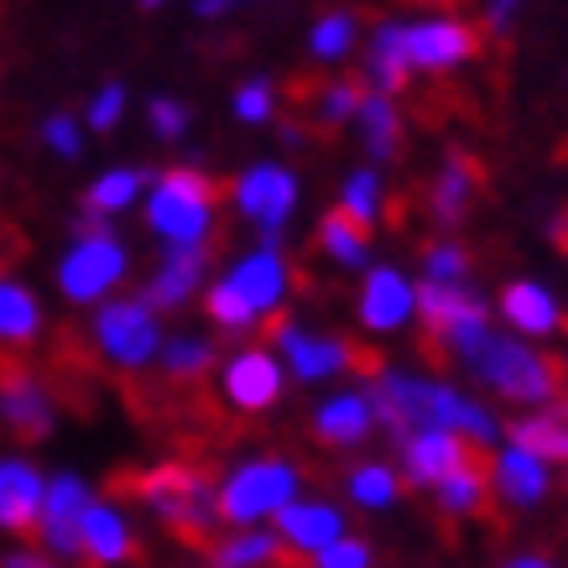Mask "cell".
Masks as SVG:
<instances>
[{
  "mask_svg": "<svg viewBox=\"0 0 568 568\" xmlns=\"http://www.w3.org/2000/svg\"><path fill=\"white\" fill-rule=\"evenodd\" d=\"M365 396L376 407V428L392 438L413 428H448L475 448H496L506 438V423L496 417V407H485L480 396L454 386V381L423 376L407 365H376L365 381Z\"/></svg>",
  "mask_w": 568,
  "mask_h": 568,
  "instance_id": "1",
  "label": "cell"
},
{
  "mask_svg": "<svg viewBox=\"0 0 568 568\" xmlns=\"http://www.w3.org/2000/svg\"><path fill=\"white\" fill-rule=\"evenodd\" d=\"M448 365H459L480 392H490L506 407H521V413L564 396V365L552 361L537 339H521V334L496 324H485Z\"/></svg>",
  "mask_w": 568,
  "mask_h": 568,
  "instance_id": "2",
  "label": "cell"
},
{
  "mask_svg": "<svg viewBox=\"0 0 568 568\" xmlns=\"http://www.w3.org/2000/svg\"><path fill=\"white\" fill-rule=\"evenodd\" d=\"M125 490H131L178 542H189V548H204L209 537L224 527L220 521V480H214L204 465H193V459H156V465L136 469Z\"/></svg>",
  "mask_w": 568,
  "mask_h": 568,
  "instance_id": "3",
  "label": "cell"
},
{
  "mask_svg": "<svg viewBox=\"0 0 568 568\" xmlns=\"http://www.w3.org/2000/svg\"><path fill=\"white\" fill-rule=\"evenodd\" d=\"M141 214H146V230L162 241V251H209L214 230H220V183L204 168L178 162L152 178Z\"/></svg>",
  "mask_w": 568,
  "mask_h": 568,
  "instance_id": "4",
  "label": "cell"
},
{
  "mask_svg": "<svg viewBox=\"0 0 568 568\" xmlns=\"http://www.w3.org/2000/svg\"><path fill=\"white\" fill-rule=\"evenodd\" d=\"M125 276H131V245L121 241V230L79 214L69 251L58 256V272H52L58 297L73 308H100L104 297H115V287H125Z\"/></svg>",
  "mask_w": 568,
  "mask_h": 568,
  "instance_id": "5",
  "label": "cell"
},
{
  "mask_svg": "<svg viewBox=\"0 0 568 568\" xmlns=\"http://www.w3.org/2000/svg\"><path fill=\"white\" fill-rule=\"evenodd\" d=\"M303 496V465L287 454H256L220 475V521L224 527H272Z\"/></svg>",
  "mask_w": 568,
  "mask_h": 568,
  "instance_id": "6",
  "label": "cell"
},
{
  "mask_svg": "<svg viewBox=\"0 0 568 568\" xmlns=\"http://www.w3.org/2000/svg\"><path fill=\"white\" fill-rule=\"evenodd\" d=\"M162 339H168L162 313L141 293H115L89 313V345L110 371H146V365H156Z\"/></svg>",
  "mask_w": 568,
  "mask_h": 568,
  "instance_id": "7",
  "label": "cell"
},
{
  "mask_svg": "<svg viewBox=\"0 0 568 568\" xmlns=\"http://www.w3.org/2000/svg\"><path fill=\"white\" fill-rule=\"evenodd\" d=\"M224 199L256 230V241H287V224L297 214L303 183H297V173L287 162H251V168H241L230 178Z\"/></svg>",
  "mask_w": 568,
  "mask_h": 568,
  "instance_id": "8",
  "label": "cell"
},
{
  "mask_svg": "<svg viewBox=\"0 0 568 568\" xmlns=\"http://www.w3.org/2000/svg\"><path fill=\"white\" fill-rule=\"evenodd\" d=\"M417 324H423V339H428V355L438 361H454L459 349L490 324V297L475 287V282H459V287H444V282H417Z\"/></svg>",
  "mask_w": 568,
  "mask_h": 568,
  "instance_id": "9",
  "label": "cell"
},
{
  "mask_svg": "<svg viewBox=\"0 0 568 568\" xmlns=\"http://www.w3.org/2000/svg\"><path fill=\"white\" fill-rule=\"evenodd\" d=\"M276 361L287 365V376L303 381V386H324V381H339L349 371H361V345L345 339V334H328V328H308L297 318H282L276 324Z\"/></svg>",
  "mask_w": 568,
  "mask_h": 568,
  "instance_id": "10",
  "label": "cell"
},
{
  "mask_svg": "<svg viewBox=\"0 0 568 568\" xmlns=\"http://www.w3.org/2000/svg\"><path fill=\"white\" fill-rule=\"evenodd\" d=\"M402 42H407L413 73H454L480 58L485 32H480V21L454 17V11H433V17L402 21Z\"/></svg>",
  "mask_w": 568,
  "mask_h": 568,
  "instance_id": "11",
  "label": "cell"
},
{
  "mask_svg": "<svg viewBox=\"0 0 568 568\" xmlns=\"http://www.w3.org/2000/svg\"><path fill=\"white\" fill-rule=\"evenodd\" d=\"M282 245L287 241H256V251L235 256L220 272L230 282V293L256 313V324H272L276 313L287 308V297H293V256Z\"/></svg>",
  "mask_w": 568,
  "mask_h": 568,
  "instance_id": "12",
  "label": "cell"
},
{
  "mask_svg": "<svg viewBox=\"0 0 568 568\" xmlns=\"http://www.w3.org/2000/svg\"><path fill=\"white\" fill-rule=\"evenodd\" d=\"M220 396L235 407L241 417L272 413L276 402L287 396V365L276 361V349L266 345H241L220 361Z\"/></svg>",
  "mask_w": 568,
  "mask_h": 568,
  "instance_id": "13",
  "label": "cell"
},
{
  "mask_svg": "<svg viewBox=\"0 0 568 568\" xmlns=\"http://www.w3.org/2000/svg\"><path fill=\"white\" fill-rule=\"evenodd\" d=\"M480 193H485L480 162L469 152H444L428 178V189H423V220H428L438 235H459V224L475 214Z\"/></svg>",
  "mask_w": 568,
  "mask_h": 568,
  "instance_id": "14",
  "label": "cell"
},
{
  "mask_svg": "<svg viewBox=\"0 0 568 568\" xmlns=\"http://www.w3.org/2000/svg\"><path fill=\"white\" fill-rule=\"evenodd\" d=\"M94 500V485L73 469H58L48 475V496H42V521H37V548L52 552L58 564H84V548H79V517Z\"/></svg>",
  "mask_w": 568,
  "mask_h": 568,
  "instance_id": "15",
  "label": "cell"
},
{
  "mask_svg": "<svg viewBox=\"0 0 568 568\" xmlns=\"http://www.w3.org/2000/svg\"><path fill=\"white\" fill-rule=\"evenodd\" d=\"M0 428L21 444H42L58 428V402L48 381L27 365H0Z\"/></svg>",
  "mask_w": 568,
  "mask_h": 568,
  "instance_id": "16",
  "label": "cell"
},
{
  "mask_svg": "<svg viewBox=\"0 0 568 568\" xmlns=\"http://www.w3.org/2000/svg\"><path fill=\"white\" fill-rule=\"evenodd\" d=\"M355 318L365 334H402L417 318V282L392 261H376L371 272H361Z\"/></svg>",
  "mask_w": 568,
  "mask_h": 568,
  "instance_id": "17",
  "label": "cell"
},
{
  "mask_svg": "<svg viewBox=\"0 0 568 568\" xmlns=\"http://www.w3.org/2000/svg\"><path fill=\"white\" fill-rule=\"evenodd\" d=\"M485 469H490V500L506 506V511H537L552 496V465L537 459L532 448L511 444V438H500L490 448V465Z\"/></svg>",
  "mask_w": 568,
  "mask_h": 568,
  "instance_id": "18",
  "label": "cell"
},
{
  "mask_svg": "<svg viewBox=\"0 0 568 568\" xmlns=\"http://www.w3.org/2000/svg\"><path fill=\"white\" fill-rule=\"evenodd\" d=\"M392 444H396V469H402V480L413 485V490H433L465 459L480 454L475 444H465L459 433H448V428H413V433H402V438H392Z\"/></svg>",
  "mask_w": 568,
  "mask_h": 568,
  "instance_id": "19",
  "label": "cell"
},
{
  "mask_svg": "<svg viewBox=\"0 0 568 568\" xmlns=\"http://www.w3.org/2000/svg\"><path fill=\"white\" fill-rule=\"evenodd\" d=\"M79 548H84V564L89 568H125L136 564V521L125 511L121 500H104L94 496L84 506V517H79Z\"/></svg>",
  "mask_w": 568,
  "mask_h": 568,
  "instance_id": "20",
  "label": "cell"
},
{
  "mask_svg": "<svg viewBox=\"0 0 568 568\" xmlns=\"http://www.w3.org/2000/svg\"><path fill=\"white\" fill-rule=\"evenodd\" d=\"M496 313L511 334L537 339V345L568 328V313H564V303H558V293H552L548 282H537V276H511L496 297Z\"/></svg>",
  "mask_w": 568,
  "mask_h": 568,
  "instance_id": "21",
  "label": "cell"
},
{
  "mask_svg": "<svg viewBox=\"0 0 568 568\" xmlns=\"http://www.w3.org/2000/svg\"><path fill=\"white\" fill-rule=\"evenodd\" d=\"M272 532L282 537V548L293 552V558H313V552H324L334 537L349 532V517L339 500L328 496H297L287 511H276Z\"/></svg>",
  "mask_w": 568,
  "mask_h": 568,
  "instance_id": "22",
  "label": "cell"
},
{
  "mask_svg": "<svg viewBox=\"0 0 568 568\" xmlns=\"http://www.w3.org/2000/svg\"><path fill=\"white\" fill-rule=\"evenodd\" d=\"M209 282H214L209 276V251H162L156 266L146 272V282H141V297L156 313H183L189 303L204 297Z\"/></svg>",
  "mask_w": 568,
  "mask_h": 568,
  "instance_id": "23",
  "label": "cell"
},
{
  "mask_svg": "<svg viewBox=\"0 0 568 568\" xmlns=\"http://www.w3.org/2000/svg\"><path fill=\"white\" fill-rule=\"evenodd\" d=\"M42 496H48V475L37 469V459H27V454H6V459H0V532L6 537H37Z\"/></svg>",
  "mask_w": 568,
  "mask_h": 568,
  "instance_id": "24",
  "label": "cell"
},
{
  "mask_svg": "<svg viewBox=\"0 0 568 568\" xmlns=\"http://www.w3.org/2000/svg\"><path fill=\"white\" fill-rule=\"evenodd\" d=\"M308 433H313V444H324V448L371 444V433H376V407H371L365 386H345V392L318 396V407H313V417H308Z\"/></svg>",
  "mask_w": 568,
  "mask_h": 568,
  "instance_id": "25",
  "label": "cell"
},
{
  "mask_svg": "<svg viewBox=\"0 0 568 568\" xmlns=\"http://www.w3.org/2000/svg\"><path fill=\"white\" fill-rule=\"evenodd\" d=\"M361 84L381 89L392 100L413 84V63H407V42H402V21L396 17L371 21V32L361 42Z\"/></svg>",
  "mask_w": 568,
  "mask_h": 568,
  "instance_id": "26",
  "label": "cell"
},
{
  "mask_svg": "<svg viewBox=\"0 0 568 568\" xmlns=\"http://www.w3.org/2000/svg\"><path fill=\"white\" fill-rule=\"evenodd\" d=\"M282 558L293 552L272 527H220L204 542V568H282Z\"/></svg>",
  "mask_w": 568,
  "mask_h": 568,
  "instance_id": "27",
  "label": "cell"
},
{
  "mask_svg": "<svg viewBox=\"0 0 568 568\" xmlns=\"http://www.w3.org/2000/svg\"><path fill=\"white\" fill-rule=\"evenodd\" d=\"M506 438L521 448H532L537 459H548L552 469H568V396L517 413L506 423Z\"/></svg>",
  "mask_w": 568,
  "mask_h": 568,
  "instance_id": "28",
  "label": "cell"
},
{
  "mask_svg": "<svg viewBox=\"0 0 568 568\" xmlns=\"http://www.w3.org/2000/svg\"><path fill=\"white\" fill-rule=\"evenodd\" d=\"M355 136H361V152L371 168H392L402 156V141H407V125H402V110H396L392 94L381 89H365L361 115H355Z\"/></svg>",
  "mask_w": 568,
  "mask_h": 568,
  "instance_id": "29",
  "label": "cell"
},
{
  "mask_svg": "<svg viewBox=\"0 0 568 568\" xmlns=\"http://www.w3.org/2000/svg\"><path fill=\"white\" fill-rule=\"evenodd\" d=\"M313 245H318V256H324L328 266H339V272H371V266H376V261H371V251H376V245H371V230L349 220L339 204L318 214Z\"/></svg>",
  "mask_w": 568,
  "mask_h": 568,
  "instance_id": "30",
  "label": "cell"
},
{
  "mask_svg": "<svg viewBox=\"0 0 568 568\" xmlns=\"http://www.w3.org/2000/svg\"><path fill=\"white\" fill-rule=\"evenodd\" d=\"M220 371V345L209 334H193V328H173L162 349H156V376L173 381V386H199Z\"/></svg>",
  "mask_w": 568,
  "mask_h": 568,
  "instance_id": "31",
  "label": "cell"
},
{
  "mask_svg": "<svg viewBox=\"0 0 568 568\" xmlns=\"http://www.w3.org/2000/svg\"><path fill=\"white\" fill-rule=\"evenodd\" d=\"M152 178H156V173H146V168H110V173H100V178H94V183L84 189V199H79V214L115 224L121 214L141 209L146 189H152Z\"/></svg>",
  "mask_w": 568,
  "mask_h": 568,
  "instance_id": "32",
  "label": "cell"
},
{
  "mask_svg": "<svg viewBox=\"0 0 568 568\" xmlns=\"http://www.w3.org/2000/svg\"><path fill=\"white\" fill-rule=\"evenodd\" d=\"M433 511L444 521H475L490 506V469H485V459L475 454V459H465V465L454 469L448 480H438L428 490Z\"/></svg>",
  "mask_w": 568,
  "mask_h": 568,
  "instance_id": "33",
  "label": "cell"
},
{
  "mask_svg": "<svg viewBox=\"0 0 568 568\" xmlns=\"http://www.w3.org/2000/svg\"><path fill=\"white\" fill-rule=\"evenodd\" d=\"M42 297L21 282V276H6L0 272V349H27L42 339Z\"/></svg>",
  "mask_w": 568,
  "mask_h": 568,
  "instance_id": "34",
  "label": "cell"
},
{
  "mask_svg": "<svg viewBox=\"0 0 568 568\" xmlns=\"http://www.w3.org/2000/svg\"><path fill=\"white\" fill-rule=\"evenodd\" d=\"M345 496L355 511H392L396 500L407 496V480L392 459H355L345 469Z\"/></svg>",
  "mask_w": 568,
  "mask_h": 568,
  "instance_id": "35",
  "label": "cell"
},
{
  "mask_svg": "<svg viewBox=\"0 0 568 568\" xmlns=\"http://www.w3.org/2000/svg\"><path fill=\"white\" fill-rule=\"evenodd\" d=\"M361 42H365V27L349 6H334V11H324V17L308 27V58L313 63H345V58L361 52Z\"/></svg>",
  "mask_w": 568,
  "mask_h": 568,
  "instance_id": "36",
  "label": "cell"
},
{
  "mask_svg": "<svg viewBox=\"0 0 568 568\" xmlns=\"http://www.w3.org/2000/svg\"><path fill=\"white\" fill-rule=\"evenodd\" d=\"M361 100H365L361 79H324L308 94V125L313 131H345L361 115Z\"/></svg>",
  "mask_w": 568,
  "mask_h": 568,
  "instance_id": "37",
  "label": "cell"
},
{
  "mask_svg": "<svg viewBox=\"0 0 568 568\" xmlns=\"http://www.w3.org/2000/svg\"><path fill=\"white\" fill-rule=\"evenodd\" d=\"M339 209L376 235V224L386 220V178H381V168L365 162V168L345 173V183H339Z\"/></svg>",
  "mask_w": 568,
  "mask_h": 568,
  "instance_id": "38",
  "label": "cell"
},
{
  "mask_svg": "<svg viewBox=\"0 0 568 568\" xmlns=\"http://www.w3.org/2000/svg\"><path fill=\"white\" fill-rule=\"evenodd\" d=\"M475 276V256L459 235H433L417 256V282H444V287H459Z\"/></svg>",
  "mask_w": 568,
  "mask_h": 568,
  "instance_id": "39",
  "label": "cell"
},
{
  "mask_svg": "<svg viewBox=\"0 0 568 568\" xmlns=\"http://www.w3.org/2000/svg\"><path fill=\"white\" fill-rule=\"evenodd\" d=\"M125 110H131V89H125V79H104L94 94L84 100V131H94V136H110V131H121Z\"/></svg>",
  "mask_w": 568,
  "mask_h": 568,
  "instance_id": "40",
  "label": "cell"
},
{
  "mask_svg": "<svg viewBox=\"0 0 568 568\" xmlns=\"http://www.w3.org/2000/svg\"><path fill=\"white\" fill-rule=\"evenodd\" d=\"M230 115L241 125H272L276 121V84L266 73H251V79L230 94Z\"/></svg>",
  "mask_w": 568,
  "mask_h": 568,
  "instance_id": "41",
  "label": "cell"
},
{
  "mask_svg": "<svg viewBox=\"0 0 568 568\" xmlns=\"http://www.w3.org/2000/svg\"><path fill=\"white\" fill-rule=\"evenodd\" d=\"M37 141H42V146H48L52 156L73 162V156H84L89 131H84V121H79L73 110H52L48 121H42V131H37Z\"/></svg>",
  "mask_w": 568,
  "mask_h": 568,
  "instance_id": "42",
  "label": "cell"
},
{
  "mask_svg": "<svg viewBox=\"0 0 568 568\" xmlns=\"http://www.w3.org/2000/svg\"><path fill=\"white\" fill-rule=\"evenodd\" d=\"M146 125H152L156 141H183L193 125V110L178 94H152L146 100Z\"/></svg>",
  "mask_w": 568,
  "mask_h": 568,
  "instance_id": "43",
  "label": "cell"
},
{
  "mask_svg": "<svg viewBox=\"0 0 568 568\" xmlns=\"http://www.w3.org/2000/svg\"><path fill=\"white\" fill-rule=\"evenodd\" d=\"M308 568H376V548L365 537L345 532V537H334L324 552H313Z\"/></svg>",
  "mask_w": 568,
  "mask_h": 568,
  "instance_id": "44",
  "label": "cell"
},
{
  "mask_svg": "<svg viewBox=\"0 0 568 568\" xmlns=\"http://www.w3.org/2000/svg\"><path fill=\"white\" fill-rule=\"evenodd\" d=\"M521 11H527V0H480V32L485 37H511Z\"/></svg>",
  "mask_w": 568,
  "mask_h": 568,
  "instance_id": "45",
  "label": "cell"
},
{
  "mask_svg": "<svg viewBox=\"0 0 568 568\" xmlns=\"http://www.w3.org/2000/svg\"><path fill=\"white\" fill-rule=\"evenodd\" d=\"M0 568H69V564H58V558L42 548H6L0 552Z\"/></svg>",
  "mask_w": 568,
  "mask_h": 568,
  "instance_id": "46",
  "label": "cell"
},
{
  "mask_svg": "<svg viewBox=\"0 0 568 568\" xmlns=\"http://www.w3.org/2000/svg\"><path fill=\"white\" fill-rule=\"evenodd\" d=\"M241 6H251V0H193V17L199 21H224V17H235Z\"/></svg>",
  "mask_w": 568,
  "mask_h": 568,
  "instance_id": "47",
  "label": "cell"
},
{
  "mask_svg": "<svg viewBox=\"0 0 568 568\" xmlns=\"http://www.w3.org/2000/svg\"><path fill=\"white\" fill-rule=\"evenodd\" d=\"M542 235H548L558 251H568V209H552L548 220H542Z\"/></svg>",
  "mask_w": 568,
  "mask_h": 568,
  "instance_id": "48",
  "label": "cell"
},
{
  "mask_svg": "<svg viewBox=\"0 0 568 568\" xmlns=\"http://www.w3.org/2000/svg\"><path fill=\"white\" fill-rule=\"evenodd\" d=\"M282 146H287V152H303V146H313V131L308 125H297V121H287L282 125Z\"/></svg>",
  "mask_w": 568,
  "mask_h": 568,
  "instance_id": "49",
  "label": "cell"
},
{
  "mask_svg": "<svg viewBox=\"0 0 568 568\" xmlns=\"http://www.w3.org/2000/svg\"><path fill=\"white\" fill-rule=\"evenodd\" d=\"M500 568H558V564H552L548 552H511Z\"/></svg>",
  "mask_w": 568,
  "mask_h": 568,
  "instance_id": "50",
  "label": "cell"
},
{
  "mask_svg": "<svg viewBox=\"0 0 568 568\" xmlns=\"http://www.w3.org/2000/svg\"><path fill=\"white\" fill-rule=\"evenodd\" d=\"M156 6H168V0H141V11H156Z\"/></svg>",
  "mask_w": 568,
  "mask_h": 568,
  "instance_id": "51",
  "label": "cell"
},
{
  "mask_svg": "<svg viewBox=\"0 0 568 568\" xmlns=\"http://www.w3.org/2000/svg\"><path fill=\"white\" fill-rule=\"evenodd\" d=\"M417 6H444V0H417Z\"/></svg>",
  "mask_w": 568,
  "mask_h": 568,
  "instance_id": "52",
  "label": "cell"
},
{
  "mask_svg": "<svg viewBox=\"0 0 568 568\" xmlns=\"http://www.w3.org/2000/svg\"><path fill=\"white\" fill-rule=\"evenodd\" d=\"M564 376H568V355H564Z\"/></svg>",
  "mask_w": 568,
  "mask_h": 568,
  "instance_id": "53",
  "label": "cell"
},
{
  "mask_svg": "<svg viewBox=\"0 0 568 568\" xmlns=\"http://www.w3.org/2000/svg\"><path fill=\"white\" fill-rule=\"evenodd\" d=\"M564 485H568V469H564Z\"/></svg>",
  "mask_w": 568,
  "mask_h": 568,
  "instance_id": "54",
  "label": "cell"
}]
</instances>
